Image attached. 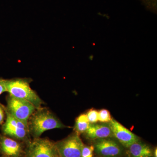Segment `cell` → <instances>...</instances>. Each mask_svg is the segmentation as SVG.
<instances>
[{"label": "cell", "mask_w": 157, "mask_h": 157, "mask_svg": "<svg viewBox=\"0 0 157 157\" xmlns=\"http://www.w3.org/2000/svg\"><path fill=\"white\" fill-rule=\"evenodd\" d=\"M28 127L29 132L34 138H37L45 131L66 127L49 110L39 108L29 119Z\"/></svg>", "instance_id": "1"}, {"label": "cell", "mask_w": 157, "mask_h": 157, "mask_svg": "<svg viewBox=\"0 0 157 157\" xmlns=\"http://www.w3.org/2000/svg\"><path fill=\"white\" fill-rule=\"evenodd\" d=\"M7 91L14 98L28 101L36 109L41 108L43 101L36 93L31 88L27 80L22 78L6 80Z\"/></svg>", "instance_id": "2"}, {"label": "cell", "mask_w": 157, "mask_h": 157, "mask_svg": "<svg viewBox=\"0 0 157 157\" xmlns=\"http://www.w3.org/2000/svg\"><path fill=\"white\" fill-rule=\"evenodd\" d=\"M7 103L6 110L28 126L29 119L36 109L35 106L28 101L10 95L8 98Z\"/></svg>", "instance_id": "3"}, {"label": "cell", "mask_w": 157, "mask_h": 157, "mask_svg": "<svg viewBox=\"0 0 157 157\" xmlns=\"http://www.w3.org/2000/svg\"><path fill=\"white\" fill-rule=\"evenodd\" d=\"M93 145L99 157H121L124 153V147L113 137L94 140Z\"/></svg>", "instance_id": "4"}, {"label": "cell", "mask_w": 157, "mask_h": 157, "mask_svg": "<svg viewBox=\"0 0 157 157\" xmlns=\"http://www.w3.org/2000/svg\"><path fill=\"white\" fill-rule=\"evenodd\" d=\"M55 144L59 157H81L82 150L84 144L76 133Z\"/></svg>", "instance_id": "5"}, {"label": "cell", "mask_w": 157, "mask_h": 157, "mask_svg": "<svg viewBox=\"0 0 157 157\" xmlns=\"http://www.w3.org/2000/svg\"><path fill=\"white\" fill-rule=\"evenodd\" d=\"M27 157H59L55 144L46 138H35L26 150Z\"/></svg>", "instance_id": "6"}, {"label": "cell", "mask_w": 157, "mask_h": 157, "mask_svg": "<svg viewBox=\"0 0 157 157\" xmlns=\"http://www.w3.org/2000/svg\"><path fill=\"white\" fill-rule=\"evenodd\" d=\"M6 111L7 119L2 128L4 134L17 139H25L29 133L28 126L14 117L7 110Z\"/></svg>", "instance_id": "7"}, {"label": "cell", "mask_w": 157, "mask_h": 157, "mask_svg": "<svg viewBox=\"0 0 157 157\" xmlns=\"http://www.w3.org/2000/svg\"><path fill=\"white\" fill-rule=\"evenodd\" d=\"M113 138L124 147L128 148L133 143L140 140V138L114 119L109 123Z\"/></svg>", "instance_id": "8"}, {"label": "cell", "mask_w": 157, "mask_h": 157, "mask_svg": "<svg viewBox=\"0 0 157 157\" xmlns=\"http://www.w3.org/2000/svg\"><path fill=\"white\" fill-rule=\"evenodd\" d=\"M84 133L87 139L92 140L113 137L109 123L90 124L88 128Z\"/></svg>", "instance_id": "9"}, {"label": "cell", "mask_w": 157, "mask_h": 157, "mask_svg": "<svg viewBox=\"0 0 157 157\" xmlns=\"http://www.w3.org/2000/svg\"><path fill=\"white\" fill-rule=\"evenodd\" d=\"M127 149L128 157H154V150L140 140L133 143Z\"/></svg>", "instance_id": "10"}, {"label": "cell", "mask_w": 157, "mask_h": 157, "mask_svg": "<svg viewBox=\"0 0 157 157\" xmlns=\"http://www.w3.org/2000/svg\"><path fill=\"white\" fill-rule=\"evenodd\" d=\"M0 147L5 154L10 157H19L22 152L20 144L15 140L8 137H1Z\"/></svg>", "instance_id": "11"}, {"label": "cell", "mask_w": 157, "mask_h": 157, "mask_svg": "<svg viewBox=\"0 0 157 157\" xmlns=\"http://www.w3.org/2000/svg\"><path fill=\"white\" fill-rule=\"evenodd\" d=\"M90 124L86 114L82 113L76 118L74 130L78 135L84 133L88 128Z\"/></svg>", "instance_id": "12"}, {"label": "cell", "mask_w": 157, "mask_h": 157, "mask_svg": "<svg viewBox=\"0 0 157 157\" xmlns=\"http://www.w3.org/2000/svg\"><path fill=\"white\" fill-rule=\"evenodd\" d=\"M109 110L101 109L98 111V121L103 123H109L112 120Z\"/></svg>", "instance_id": "13"}, {"label": "cell", "mask_w": 157, "mask_h": 157, "mask_svg": "<svg viewBox=\"0 0 157 157\" xmlns=\"http://www.w3.org/2000/svg\"><path fill=\"white\" fill-rule=\"evenodd\" d=\"M94 148L93 145H83L81 152V157H94Z\"/></svg>", "instance_id": "14"}, {"label": "cell", "mask_w": 157, "mask_h": 157, "mask_svg": "<svg viewBox=\"0 0 157 157\" xmlns=\"http://www.w3.org/2000/svg\"><path fill=\"white\" fill-rule=\"evenodd\" d=\"M88 119L90 124L97 123L98 122V111L94 109H90L87 113Z\"/></svg>", "instance_id": "15"}, {"label": "cell", "mask_w": 157, "mask_h": 157, "mask_svg": "<svg viewBox=\"0 0 157 157\" xmlns=\"http://www.w3.org/2000/svg\"><path fill=\"white\" fill-rule=\"evenodd\" d=\"M6 79L0 78V95L7 91L6 86Z\"/></svg>", "instance_id": "16"}, {"label": "cell", "mask_w": 157, "mask_h": 157, "mask_svg": "<svg viewBox=\"0 0 157 157\" xmlns=\"http://www.w3.org/2000/svg\"><path fill=\"white\" fill-rule=\"evenodd\" d=\"M144 3H146L148 7H154L156 6V0H142Z\"/></svg>", "instance_id": "17"}, {"label": "cell", "mask_w": 157, "mask_h": 157, "mask_svg": "<svg viewBox=\"0 0 157 157\" xmlns=\"http://www.w3.org/2000/svg\"><path fill=\"white\" fill-rule=\"evenodd\" d=\"M4 120V113L2 108L0 106V124L3 123Z\"/></svg>", "instance_id": "18"}, {"label": "cell", "mask_w": 157, "mask_h": 157, "mask_svg": "<svg viewBox=\"0 0 157 157\" xmlns=\"http://www.w3.org/2000/svg\"><path fill=\"white\" fill-rule=\"evenodd\" d=\"M153 156L154 157H157V148L156 147L154 150L153 151Z\"/></svg>", "instance_id": "19"}]
</instances>
